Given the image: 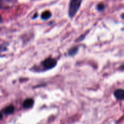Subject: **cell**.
I'll return each mask as SVG.
<instances>
[{
	"instance_id": "6da1fadb",
	"label": "cell",
	"mask_w": 124,
	"mask_h": 124,
	"mask_svg": "<svg viewBox=\"0 0 124 124\" xmlns=\"http://www.w3.org/2000/svg\"><path fill=\"white\" fill-rule=\"evenodd\" d=\"M82 0H70L69 15L71 18H73L79 9Z\"/></svg>"
},
{
	"instance_id": "7a4b0ae2",
	"label": "cell",
	"mask_w": 124,
	"mask_h": 124,
	"mask_svg": "<svg viewBox=\"0 0 124 124\" xmlns=\"http://www.w3.org/2000/svg\"><path fill=\"white\" fill-rule=\"evenodd\" d=\"M56 61L52 58H47L42 62V65L47 69H52L56 65Z\"/></svg>"
},
{
	"instance_id": "3957f363",
	"label": "cell",
	"mask_w": 124,
	"mask_h": 124,
	"mask_svg": "<svg viewBox=\"0 0 124 124\" xmlns=\"http://www.w3.org/2000/svg\"><path fill=\"white\" fill-rule=\"evenodd\" d=\"M115 96L119 100H124V90L117 89L115 92Z\"/></svg>"
},
{
	"instance_id": "277c9868",
	"label": "cell",
	"mask_w": 124,
	"mask_h": 124,
	"mask_svg": "<svg viewBox=\"0 0 124 124\" xmlns=\"http://www.w3.org/2000/svg\"><path fill=\"white\" fill-rule=\"evenodd\" d=\"M33 104V100L31 98H29V99H27L26 100L24 101V103H23V107L24 108H30L32 107Z\"/></svg>"
},
{
	"instance_id": "5b68a950",
	"label": "cell",
	"mask_w": 124,
	"mask_h": 124,
	"mask_svg": "<svg viewBox=\"0 0 124 124\" xmlns=\"http://www.w3.org/2000/svg\"><path fill=\"white\" fill-rule=\"evenodd\" d=\"M15 111V107L13 105H9L4 109L3 111L6 115H10L12 114Z\"/></svg>"
},
{
	"instance_id": "8992f818",
	"label": "cell",
	"mask_w": 124,
	"mask_h": 124,
	"mask_svg": "<svg viewBox=\"0 0 124 124\" xmlns=\"http://www.w3.org/2000/svg\"><path fill=\"white\" fill-rule=\"evenodd\" d=\"M52 16V13H51L49 11H45L44 12L42 13V15H41V18L43 19H49Z\"/></svg>"
},
{
	"instance_id": "52a82bcc",
	"label": "cell",
	"mask_w": 124,
	"mask_h": 124,
	"mask_svg": "<svg viewBox=\"0 0 124 124\" xmlns=\"http://www.w3.org/2000/svg\"><path fill=\"white\" fill-rule=\"evenodd\" d=\"M78 50V48L77 47H75L73 48H71V49L69 50V54L70 56H73L76 54Z\"/></svg>"
},
{
	"instance_id": "ba28073f",
	"label": "cell",
	"mask_w": 124,
	"mask_h": 124,
	"mask_svg": "<svg viewBox=\"0 0 124 124\" xmlns=\"http://www.w3.org/2000/svg\"><path fill=\"white\" fill-rule=\"evenodd\" d=\"M97 8H98V10L99 11H103L104 10V8H105V6L103 4L100 3L97 6Z\"/></svg>"
},
{
	"instance_id": "9c48e42d",
	"label": "cell",
	"mask_w": 124,
	"mask_h": 124,
	"mask_svg": "<svg viewBox=\"0 0 124 124\" xmlns=\"http://www.w3.org/2000/svg\"><path fill=\"white\" fill-rule=\"evenodd\" d=\"M85 35H82V36H80V37L78 38V39L76 40V41H77V42H79V41H82V40H83L85 38Z\"/></svg>"
},
{
	"instance_id": "30bf717a",
	"label": "cell",
	"mask_w": 124,
	"mask_h": 124,
	"mask_svg": "<svg viewBox=\"0 0 124 124\" xmlns=\"http://www.w3.org/2000/svg\"><path fill=\"white\" fill-rule=\"evenodd\" d=\"M2 115L1 113H0V120L2 119Z\"/></svg>"
},
{
	"instance_id": "8fae6325",
	"label": "cell",
	"mask_w": 124,
	"mask_h": 124,
	"mask_svg": "<svg viewBox=\"0 0 124 124\" xmlns=\"http://www.w3.org/2000/svg\"><path fill=\"white\" fill-rule=\"evenodd\" d=\"M121 17H122V19H124V14H122V15H121Z\"/></svg>"
},
{
	"instance_id": "7c38bea8",
	"label": "cell",
	"mask_w": 124,
	"mask_h": 124,
	"mask_svg": "<svg viewBox=\"0 0 124 124\" xmlns=\"http://www.w3.org/2000/svg\"><path fill=\"white\" fill-rule=\"evenodd\" d=\"M1 21H2V18H1V15H0V23H1Z\"/></svg>"
},
{
	"instance_id": "4fadbf2b",
	"label": "cell",
	"mask_w": 124,
	"mask_h": 124,
	"mask_svg": "<svg viewBox=\"0 0 124 124\" xmlns=\"http://www.w3.org/2000/svg\"><path fill=\"white\" fill-rule=\"evenodd\" d=\"M0 1H1V0H0Z\"/></svg>"
}]
</instances>
